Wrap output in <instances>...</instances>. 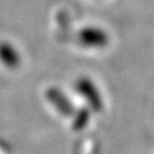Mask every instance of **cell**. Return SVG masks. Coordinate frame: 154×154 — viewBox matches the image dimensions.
Instances as JSON below:
<instances>
[{"mask_svg":"<svg viewBox=\"0 0 154 154\" xmlns=\"http://www.w3.org/2000/svg\"><path fill=\"white\" fill-rule=\"evenodd\" d=\"M79 41L87 48H104L109 44V35L102 29L87 26L79 32Z\"/></svg>","mask_w":154,"mask_h":154,"instance_id":"obj_3","label":"cell"},{"mask_svg":"<svg viewBox=\"0 0 154 154\" xmlns=\"http://www.w3.org/2000/svg\"><path fill=\"white\" fill-rule=\"evenodd\" d=\"M75 89L81 96L87 99L90 109L95 112L103 110V98L95 83L89 78L82 77L75 82Z\"/></svg>","mask_w":154,"mask_h":154,"instance_id":"obj_1","label":"cell"},{"mask_svg":"<svg viewBox=\"0 0 154 154\" xmlns=\"http://www.w3.org/2000/svg\"><path fill=\"white\" fill-rule=\"evenodd\" d=\"M0 62L11 70H15L21 65V55L18 50L7 41L0 42Z\"/></svg>","mask_w":154,"mask_h":154,"instance_id":"obj_4","label":"cell"},{"mask_svg":"<svg viewBox=\"0 0 154 154\" xmlns=\"http://www.w3.org/2000/svg\"><path fill=\"white\" fill-rule=\"evenodd\" d=\"M46 98L63 116H73L77 112L74 105L61 89L50 87L46 90Z\"/></svg>","mask_w":154,"mask_h":154,"instance_id":"obj_2","label":"cell"},{"mask_svg":"<svg viewBox=\"0 0 154 154\" xmlns=\"http://www.w3.org/2000/svg\"><path fill=\"white\" fill-rule=\"evenodd\" d=\"M74 120H73V129L80 131L83 130L88 126L89 120H90V110L87 107H81L74 113Z\"/></svg>","mask_w":154,"mask_h":154,"instance_id":"obj_5","label":"cell"}]
</instances>
